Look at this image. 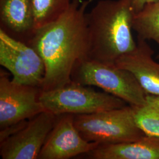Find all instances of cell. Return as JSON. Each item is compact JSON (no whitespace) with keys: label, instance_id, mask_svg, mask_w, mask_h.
I'll return each mask as SVG.
<instances>
[{"label":"cell","instance_id":"obj_14","mask_svg":"<svg viewBox=\"0 0 159 159\" xmlns=\"http://www.w3.org/2000/svg\"><path fill=\"white\" fill-rule=\"evenodd\" d=\"M72 0H31L35 29L56 21L68 10Z\"/></svg>","mask_w":159,"mask_h":159},{"label":"cell","instance_id":"obj_13","mask_svg":"<svg viewBox=\"0 0 159 159\" xmlns=\"http://www.w3.org/2000/svg\"><path fill=\"white\" fill-rule=\"evenodd\" d=\"M133 30L136 32L137 39L153 40L159 46V1L146 4L135 14Z\"/></svg>","mask_w":159,"mask_h":159},{"label":"cell","instance_id":"obj_6","mask_svg":"<svg viewBox=\"0 0 159 159\" xmlns=\"http://www.w3.org/2000/svg\"><path fill=\"white\" fill-rule=\"evenodd\" d=\"M0 64L10 72L14 82L41 89L46 73L43 58L31 46L1 29Z\"/></svg>","mask_w":159,"mask_h":159},{"label":"cell","instance_id":"obj_7","mask_svg":"<svg viewBox=\"0 0 159 159\" xmlns=\"http://www.w3.org/2000/svg\"><path fill=\"white\" fill-rule=\"evenodd\" d=\"M42 89L21 84L0 73V130L17 125L45 111L40 102Z\"/></svg>","mask_w":159,"mask_h":159},{"label":"cell","instance_id":"obj_4","mask_svg":"<svg viewBox=\"0 0 159 159\" xmlns=\"http://www.w3.org/2000/svg\"><path fill=\"white\" fill-rule=\"evenodd\" d=\"M74 122L81 136L99 145L131 142L146 136L137 125L130 105L94 113L74 115Z\"/></svg>","mask_w":159,"mask_h":159},{"label":"cell","instance_id":"obj_2","mask_svg":"<svg viewBox=\"0 0 159 159\" xmlns=\"http://www.w3.org/2000/svg\"><path fill=\"white\" fill-rule=\"evenodd\" d=\"M136 12L133 0H100L87 13L90 47L88 58L114 64L137 47L132 35Z\"/></svg>","mask_w":159,"mask_h":159},{"label":"cell","instance_id":"obj_10","mask_svg":"<svg viewBox=\"0 0 159 159\" xmlns=\"http://www.w3.org/2000/svg\"><path fill=\"white\" fill-rule=\"evenodd\" d=\"M153 54L146 40L137 39L136 48L114 65L130 72L147 94L159 96V63L154 60Z\"/></svg>","mask_w":159,"mask_h":159},{"label":"cell","instance_id":"obj_8","mask_svg":"<svg viewBox=\"0 0 159 159\" xmlns=\"http://www.w3.org/2000/svg\"><path fill=\"white\" fill-rule=\"evenodd\" d=\"M58 116L47 110L29 119L21 128L0 142L2 159H37Z\"/></svg>","mask_w":159,"mask_h":159},{"label":"cell","instance_id":"obj_11","mask_svg":"<svg viewBox=\"0 0 159 159\" xmlns=\"http://www.w3.org/2000/svg\"><path fill=\"white\" fill-rule=\"evenodd\" d=\"M0 29L27 43L35 30L31 0H0Z\"/></svg>","mask_w":159,"mask_h":159},{"label":"cell","instance_id":"obj_17","mask_svg":"<svg viewBox=\"0 0 159 159\" xmlns=\"http://www.w3.org/2000/svg\"><path fill=\"white\" fill-rule=\"evenodd\" d=\"M159 0H133V6L136 12L141 11L144 6L148 3L158 1Z\"/></svg>","mask_w":159,"mask_h":159},{"label":"cell","instance_id":"obj_15","mask_svg":"<svg viewBox=\"0 0 159 159\" xmlns=\"http://www.w3.org/2000/svg\"><path fill=\"white\" fill-rule=\"evenodd\" d=\"M132 107L138 127L146 136L159 137V110L146 104Z\"/></svg>","mask_w":159,"mask_h":159},{"label":"cell","instance_id":"obj_3","mask_svg":"<svg viewBox=\"0 0 159 159\" xmlns=\"http://www.w3.org/2000/svg\"><path fill=\"white\" fill-rule=\"evenodd\" d=\"M71 80L81 85L96 86L131 106L146 104V93L134 75L125 69L86 58L75 65Z\"/></svg>","mask_w":159,"mask_h":159},{"label":"cell","instance_id":"obj_5","mask_svg":"<svg viewBox=\"0 0 159 159\" xmlns=\"http://www.w3.org/2000/svg\"><path fill=\"white\" fill-rule=\"evenodd\" d=\"M40 102L44 109L56 116L94 113L121 108L127 102L106 92L71 81L63 87L41 91Z\"/></svg>","mask_w":159,"mask_h":159},{"label":"cell","instance_id":"obj_12","mask_svg":"<svg viewBox=\"0 0 159 159\" xmlns=\"http://www.w3.org/2000/svg\"><path fill=\"white\" fill-rule=\"evenodd\" d=\"M84 155L92 159H159V137L146 135L134 142L101 144Z\"/></svg>","mask_w":159,"mask_h":159},{"label":"cell","instance_id":"obj_16","mask_svg":"<svg viewBox=\"0 0 159 159\" xmlns=\"http://www.w3.org/2000/svg\"><path fill=\"white\" fill-rule=\"evenodd\" d=\"M146 104L159 110V96L146 94Z\"/></svg>","mask_w":159,"mask_h":159},{"label":"cell","instance_id":"obj_1","mask_svg":"<svg viewBox=\"0 0 159 159\" xmlns=\"http://www.w3.org/2000/svg\"><path fill=\"white\" fill-rule=\"evenodd\" d=\"M93 1L72 0L61 17L35 29L27 42L40 54L45 64L43 91L71 83L76 63L88 58L90 41L86 15Z\"/></svg>","mask_w":159,"mask_h":159},{"label":"cell","instance_id":"obj_9","mask_svg":"<svg viewBox=\"0 0 159 159\" xmlns=\"http://www.w3.org/2000/svg\"><path fill=\"white\" fill-rule=\"evenodd\" d=\"M98 146L81 136L74 125V114H64L58 116L38 159H70L87 153Z\"/></svg>","mask_w":159,"mask_h":159}]
</instances>
